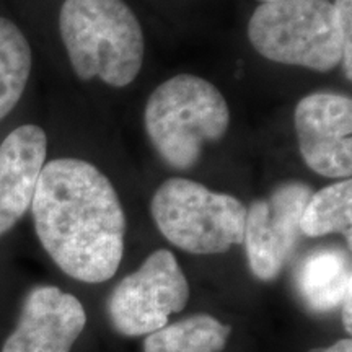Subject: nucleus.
<instances>
[{
  "instance_id": "obj_4",
  "label": "nucleus",
  "mask_w": 352,
  "mask_h": 352,
  "mask_svg": "<svg viewBox=\"0 0 352 352\" xmlns=\"http://www.w3.org/2000/svg\"><path fill=\"white\" fill-rule=\"evenodd\" d=\"M248 39L264 59L329 72L341 64L342 41L329 0H276L254 8Z\"/></svg>"
},
{
  "instance_id": "obj_16",
  "label": "nucleus",
  "mask_w": 352,
  "mask_h": 352,
  "mask_svg": "<svg viewBox=\"0 0 352 352\" xmlns=\"http://www.w3.org/2000/svg\"><path fill=\"white\" fill-rule=\"evenodd\" d=\"M342 324H344V329L347 333H351L352 329V311H351V305H352V290L347 296L344 297V300H342Z\"/></svg>"
},
{
  "instance_id": "obj_14",
  "label": "nucleus",
  "mask_w": 352,
  "mask_h": 352,
  "mask_svg": "<svg viewBox=\"0 0 352 352\" xmlns=\"http://www.w3.org/2000/svg\"><path fill=\"white\" fill-rule=\"evenodd\" d=\"M32 47L12 20L0 16V121L19 104L30 74Z\"/></svg>"
},
{
  "instance_id": "obj_1",
  "label": "nucleus",
  "mask_w": 352,
  "mask_h": 352,
  "mask_svg": "<svg viewBox=\"0 0 352 352\" xmlns=\"http://www.w3.org/2000/svg\"><path fill=\"white\" fill-rule=\"evenodd\" d=\"M32 212L43 248L63 272L87 284L107 283L124 253L126 214L111 182L78 158L44 165Z\"/></svg>"
},
{
  "instance_id": "obj_15",
  "label": "nucleus",
  "mask_w": 352,
  "mask_h": 352,
  "mask_svg": "<svg viewBox=\"0 0 352 352\" xmlns=\"http://www.w3.org/2000/svg\"><path fill=\"white\" fill-rule=\"evenodd\" d=\"M338 25H340L342 41V70L347 80L352 78V0H334Z\"/></svg>"
},
{
  "instance_id": "obj_11",
  "label": "nucleus",
  "mask_w": 352,
  "mask_h": 352,
  "mask_svg": "<svg viewBox=\"0 0 352 352\" xmlns=\"http://www.w3.org/2000/svg\"><path fill=\"white\" fill-rule=\"evenodd\" d=\"M296 285L311 311L334 310L352 290L349 253L338 248L315 250L298 264Z\"/></svg>"
},
{
  "instance_id": "obj_2",
  "label": "nucleus",
  "mask_w": 352,
  "mask_h": 352,
  "mask_svg": "<svg viewBox=\"0 0 352 352\" xmlns=\"http://www.w3.org/2000/svg\"><path fill=\"white\" fill-rule=\"evenodd\" d=\"M59 32L82 80L100 78L109 87L122 88L142 69V26L124 0H64Z\"/></svg>"
},
{
  "instance_id": "obj_12",
  "label": "nucleus",
  "mask_w": 352,
  "mask_h": 352,
  "mask_svg": "<svg viewBox=\"0 0 352 352\" xmlns=\"http://www.w3.org/2000/svg\"><path fill=\"white\" fill-rule=\"evenodd\" d=\"M230 327L210 315H195L147 334L144 352H222Z\"/></svg>"
},
{
  "instance_id": "obj_17",
  "label": "nucleus",
  "mask_w": 352,
  "mask_h": 352,
  "mask_svg": "<svg viewBox=\"0 0 352 352\" xmlns=\"http://www.w3.org/2000/svg\"><path fill=\"white\" fill-rule=\"evenodd\" d=\"M318 352H352V341L347 338V340L338 341L336 344L327 347V349H321Z\"/></svg>"
},
{
  "instance_id": "obj_6",
  "label": "nucleus",
  "mask_w": 352,
  "mask_h": 352,
  "mask_svg": "<svg viewBox=\"0 0 352 352\" xmlns=\"http://www.w3.org/2000/svg\"><path fill=\"white\" fill-rule=\"evenodd\" d=\"M189 300L186 276L168 250H157L108 298V315L122 336H147L168 324Z\"/></svg>"
},
{
  "instance_id": "obj_8",
  "label": "nucleus",
  "mask_w": 352,
  "mask_h": 352,
  "mask_svg": "<svg viewBox=\"0 0 352 352\" xmlns=\"http://www.w3.org/2000/svg\"><path fill=\"white\" fill-rule=\"evenodd\" d=\"M294 124L305 165L327 178H351L352 101L340 94H311L297 103Z\"/></svg>"
},
{
  "instance_id": "obj_9",
  "label": "nucleus",
  "mask_w": 352,
  "mask_h": 352,
  "mask_svg": "<svg viewBox=\"0 0 352 352\" xmlns=\"http://www.w3.org/2000/svg\"><path fill=\"white\" fill-rule=\"evenodd\" d=\"M85 324L87 311L76 296L39 285L26 296L2 352H70Z\"/></svg>"
},
{
  "instance_id": "obj_10",
  "label": "nucleus",
  "mask_w": 352,
  "mask_h": 352,
  "mask_svg": "<svg viewBox=\"0 0 352 352\" xmlns=\"http://www.w3.org/2000/svg\"><path fill=\"white\" fill-rule=\"evenodd\" d=\"M46 153V132L36 124L16 127L0 144V239L32 208Z\"/></svg>"
},
{
  "instance_id": "obj_3",
  "label": "nucleus",
  "mask_w": 352,
  "mask_h": 352,
  "mask_svg": "<svg viewBox=\"0 0 352 352\" xmlns=\"http://www.w3.org/2000/svg\"><path fill=\"white\" fill-rule=\"evenodd\" d=\"M144 124L152 147L171 168H195L208 144L230 126V108L214 83L179 74L158 85L145 104Z\"/></svg>"
},
{
  "instance_id": "obj_18",
  "label": "nucleus",
  "mask_w": 352,
  "mask_h": 352,
  "mask_svg": "<svg viewBox=\"0 0 352 352\" xmlns=\"http://www.w3.org/2000/svg\"><path fill=\"white\" fill-rule=\"evenodd\" d=\"M259 2H263V3L264 2H276V0H259Z\"/></svg>"
},
{
  "instance_id": "obj_13",
  "label": "nucleus",
  "mask_w": 352,
  "mask_h": 352,
  "mask_svg": "<svg viewBox=\"0 0 352 352\" xmlns=\"http://www.w3.org/2000/svg\"><path fill=\"white\" fill-rule=\"evenodd\" d=\"M352 182L351 178L311 192L302 212V235L318 239L329 233H342L351 248Z\"/></svg>"
},
{
  "instance_id": "obj_7",
  "label": "nucleus",
  "mask_w": 352,
  "mask_h": 352,
  "mask_svg": "<svg viewBox=\"0 0 352 352\" xmlns=\"http://www.w3.org/2000/svg\"><path fill=\"white\" fill-rule=\"evenodd\" d=\"M311 188L287 182L246 209L243 243L250 270L258 279L274 280L300 241V219Z\"/></svg>"
},
{
  "instance_id": "obj_5",
  "label": "nucleus",
  "mask_w": 352,
  "mask_h": 352,
  "mask_svg": "<svg viewBox=\"0 0 352 352\" xmlns=\"http://www.w3.org/2000/svg\"><path fill=\"white\" fill-rule=\"evenodd\" d=\"M158 230L191 254H220L243 243L246 208L235 196L186 178H170L151 202Z\"/></svg>"
}]
</instances>
